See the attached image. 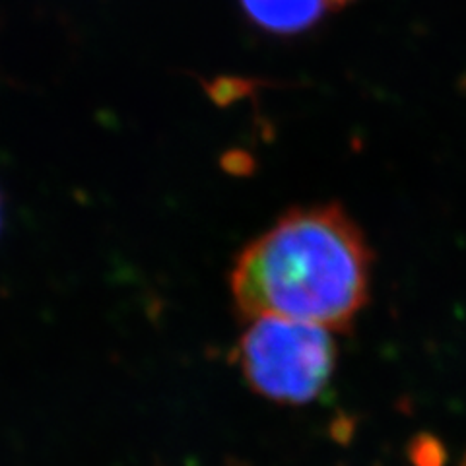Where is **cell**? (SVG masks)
I'll return each mask as SVG.
<instances>
[{"instance_id":"cell-4","label":"cell","mask_w":466,"mask_h":466,"mask_svg":"<svg viewBox=\"0 0 466 466\" xmlns=\"http://www.w3.org/2000/svg\"><path fill=\"white\" fill-rule=\"evenodd\" d=\"M0 210H3V202H0ZM0 218H3V214H0Z\"/></svg>"},{"instance_id":"cell-1","label":"cell","mask_w":466,"mask_h":466,"mask_svg":"<svg viewBox=\"0 0 466 466\" xmlns=\"http://www.w3.org/2000/svg\"><path fill=\"white\" fill-rule=\"evenodd\" d=\"M371 249L339 204L294 208L245 247L231 272L241 317H282L342 332L366 308Z\"/></svg>"},{"instance_id":"cell-3","label":"cell","mask_w":466,"mask_h":466,"mask_svg":"<svg viewBox=\"0 0 466 466\" xmlns=\"http://www.w3.org/2000/svg\"><path fill=\"white\" fill-rule=\"evenodd\" d=\"M239 6L255 27L274 35H298L315 27L330 0H239Z\"/></svg>"},{"instance_id":"cell-2","label":"cell","mask_w":466,"mask_h":466,"mask_svg":"<svg viewBox=\"0 0 466 466\" xmlns=\"http://www.w3.org/2000/svg\"><path fill=\"white\" fill-rule=\"evenodd\" d=\"M249 387L272 402L308 404L330 383L337 368L334 332L282 317L249 320L238 346Z\"/></svg>"}]
</instances>
